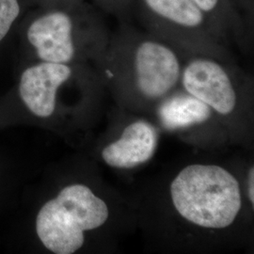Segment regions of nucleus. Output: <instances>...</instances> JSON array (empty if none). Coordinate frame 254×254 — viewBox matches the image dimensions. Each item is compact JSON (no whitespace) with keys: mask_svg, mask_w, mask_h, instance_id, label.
<instances>
[{"mask_svg":"<svg viewBox=\"0 0 254 254\" xmlns=\"http://www.w3.org/2000/svg\"><path fill=\"white\" fill-rule=\"evenodd\" d=\"M245 179L236 169L213 160H192L164 177L142 219L160 241L200 249L228 243L243 234L254 209L246 198Z\"/></svg>","mask_w":254,"mask_h":254,"instance_id":"f257e3e1","label":"nucleus"},{"mask_svg":"<svg viewBox=\"0 0 254 254\" xmlns=\"http://www.w3.org/2000/svg\"><path fill=\"white\" fill-rule=\"evenodd\" d=\"M118 204L109 192L102 196L85 184L69 185L40 209L37 235L53 254H74L85 244L87 233L115 225Z\"/></svg>","mask_w":254,"mask_h":254,"instance_id":"f03ea898","label":"nucleus"},{"mask_svg":"<svg viewBox=\"0 0 254 254\" xmlns=\"http://www.w3.org/2000/svg\"><path fill=\"white\" fill-rule=\"evenodd\" d=\"M184 91L203 102L216 114L233 140L251 132L252 112L227 70L208 58L191 60L182 69Z\"/></svg>","mask_w":254,"mask_h":254,"instance_id":"7ed1b4c3","label":"nucleus"},{"mask_svg":"<svg viewBox=\"0 0 254 254\" xmlns=\"http://www.w3.org/2000/svg\"><path fill=\"white\" fill-rule=\"evenodd\" d=\"M182 69L178 56L169 46L155 41L140 43L133 56L135 97L129 109L154 112L161 101L174 92Z\"/></svg>","mask_w":254,"mask_h":254,"instance_id":"20e7f679","label":"nucleus"},{"mask_svg":"<svg viewBox=\"0 0 254 254\" xmlns=\"http://www.w3.org/2000/svg\"><path fill=\"white\" fill-rule=\"evenodd\" d=\"M159 129L145 118L133 119L101 149L102 161L116 170H132L149 162L159 142Z\"/></svg>","mask_w":254,"mask_h":254,"instance_id":"39448f33","label":"nucleus"},{"mask_svg":"<svg viewBox=\"0 0 254 254\" xmlns=\"http://www.w3.org/2000/svg\"><path fill=\"white\" fill-rule=\"evenodd\" d=\"M164 130L183 137H198L203 130H221L230 138L216 114L203 102L184 91L170 94L154 110Z\"/></svg>","mask_w":254,"mask_h":254,"instance_id":"423d86ee","label":"nucleus"},{"mask_svg":"<svg viewBox=\"0 0 254 254\" xmlns=\"http://www.w3.org/2000/svg\"><path fill=\"white\" fill-rule=\"evenodd\" d=\"M72 75L65 64L46 63L27 69L20 81V95L28 109L38 117L48 118L54 114L60 87Z\"/></svg>","mask_w":254,"mask_h":254,"instance_id":"0eeeda50","label":"nucleus"},{"mask_svg":"<svg viewBox=\"0 0 254 254\" xmlns=\"http://www.w3.org/2000/svg\"><path fill=\"white\" fill-rule=\"evenodd\" d=\"M71 18L64 12H51L37 19L27 30L29 43L46 63L67 64L74 56Z\"/></svg>","mask_w":254,"mask_h":254,"instance_id":"6e6552de","label":"nucleus"},{"mask_svg":"<svg viewBox=\"0 0 254 254\" xmlns=\"http://www.w3.org/2000/svg\"><path fill=\"white\" fill-rule=\"evenodd\" d=\"M146 5L159 16L178 26L197 27L203 22V11L192 0H144Z\"/></svg>","mask_w":254,"mask_h":254,"instance_id":"1a4fd4ad","label":"nucleus"},{"mask_svg":"<svg viewBox=\"0 0 254 254\" xmlns=\"http://www.w3.org/2000/svg\"><path fill=\"white\" fill-rule=\"evenodd\" d=\"M19 12L18 0H0V41L8 34Z\"/></svg>","mask_w":254,"mask_h":254,"instance_id":"9d476101","label":"nucleus"},{"mask_svg":"<svg viewBox=\"0 0 254 254\" xmlns=\"http://www.w3.org/2000/svg\"><path fill=\"white\" fill-rule=\"evenodd\" d=\"M254 167L251 165L248 168L246 175L244 188H245L246 198L252 208L254 209Z\"/></svg>","mask_w":254,"mask_h":254,"instance_id":"9b49d317","label":"nucleus"},{"mask_svg":"<svg viewBox=\"0 0 254 254\" xmlns=\"http://www.w3.org/2000/svg\"><path fill=\"white\" fill-rule=\"evenodd\" d=\"M194 4L203 12H210L216 9L219 0H192Z\"/></svg>","mask_w":254,"mask_h":254,"instance_id":"f8f14e48","label":"nucleus"}]
</instances>
